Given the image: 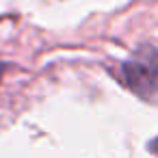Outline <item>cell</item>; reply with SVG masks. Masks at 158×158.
I'll return each instance as SVG.
<instances>
[{"label":"cell","instance_id":"cell-1","mask_svg":"<svg viewBox=\"0 0 158 158\" xmlns=\"http://www.w3.org/2000/svg\"><path fill=\"white\" fill-rule=\"evenodd\" d=\"M119 80L141 100L158 104V50L149 44L136 48L121 63Z\"/></svg>","mask_w":158,"mask_h":158},{"label":"cell","instance_id":"cell-2","mask_svg":"<svg viewBox=\"0 0 158 158\" xmlns=\"http://www.w3.org/2000/svg\"><path fill=\"white\" fill-rule=\"evenodd\" d=\"M149 152H152V154H158V136L149 143Z\"/></svg>","mask_w":158,"mask_h":158},{"label":"cell","instance_id":"cell-3","mask_svg":"<svg viewBox=\"0 0 158 158\" xmlns=\"http://www.w3.org/2000/svg\"><path fill=\"white\" fill-rule=\"evenodd\" d=\"M5 69H7V65H5V63H0V78H2V74H5Z\"/></svg>","mask_w":158,"mask_h":158}]
</instances>
